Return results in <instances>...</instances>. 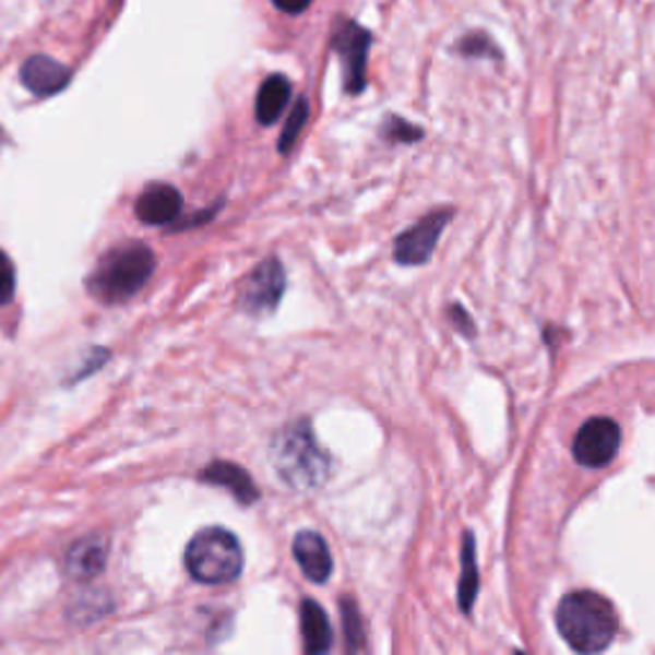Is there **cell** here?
Listing matches in <instances>:
<instances>
[{
    "label": "cell",
    "mask_w": 655,
    "mask_h": 655,
    "mask_svg": "<svg viewBox=\"0 0 655 655\" xmlns=\"http://www.w3.org/2000/svg\"><path fill=\"white\" fill-rule=\"evenodd\" d=\"M451 315H453V320H456V323L461 325V331H464V333H468V336H472V333H474V320L468 318V315H464V310H461L458 305H453V308H451Z\"/></svg>",
    "instance_id": "7402d4cb"
},
{
    "label": "cell",
    "mask_w": 655,
    "mask_h": 655,
    "mask_svg": "<svg viewBox=\"0 0 655 655\" xmlns=\"http://www.w3.org/2000/svg\"><path fill=\"white\" fill-rule=\"evenodd\" d=\"M272 461L277 466L279 479L293 489H315L331 472V458L320 451L310 422L305 420L282 428V433L272 443Z\"/></svg>",
    "instance_id": "3957f363"
},
{
    "label": "cell",
    "mask_w": 655,
    "mask_h": 655,
    "mask_svg": "<svg viewBox=\"0 0 655 655\" xmlns=\"http://www.w3.org/2000/svg\"><path fill=\"white\" fill-rule=\"evenodd\" d=\"M72 72L70 67H64L57 59L47 55H34L21 64V82H24L26 91H32L39 98H49V95L62 93L70 85Z\"/></svg>",
    "instance_id": "30bf717a"
},
{
    "label": "cell",
    "mask_w": 655,
    "mask_h": 655,
    "mask_svg": "<svg viewBox=\"0 0 655 655\" xmlns=\"http://www.w3.org/2000/svg\"><path fill=\"white\" fill-rule=\"evenodd\" d=\"M308 100L305 98H300L295 103V108H293V114H289V118H287V126H285V131H282V136H279V152L285 154V152H289V148H293V144H295V139L300 136V131H302V126L308 123Z\"/></svg>",
    "instance_id": "e0dca14e"
},
{
    "label": "cell",
    "mask_w": 655,
    "mask_h": 655,
    "mask_svg": "<svg viewBox=\"0 0 655 655\" xmlns=\"http://www.w3.org/2000/svg\"><path fill=\"white\" fill-rule=\"evenodd\" d=\"M289 95H293V85H289L287 78H282V74L266 78L257 95V121L262 126L277 123L279 116L285 114Z\"/></svg>",
    "instance_id": "5bb4252c"
},
{
    "label": "cell",
    "mask_w": 655,
    "mask_h": 655,
    "mask_svg": "<svg viewBox=\"0 0 655 655\" xmlns=\"http://www.w3.org/2000/svg\"><path fill=\"white\" fill-rule=\"evenodd\" d=\"M295 561L312 584H325L333 573V556L327 543L318 533L302 531L293 543Z\"/></svg>",
    "instance_id": "8fae6325"
},
{
    "label": "cell",
    "mask_w": 655,
    "mask_h": 655,
    "mask_svg": "<svg viewBox=\"0 0 655 655\" xmlns=\"http://www.w3.org/2000/svg\"><path fill=\"white\" fill-rule=\"evenodd\" d=\"M300 628H302V643L305 651L318 655L325 653L333 643L331 635V624H327V617L323 612V607L318 602L305 599L300 605Z\"/></svg>",
    "instance_id": "9a60e30c"
},
{
    "label": "cell",
    "mask_w": 655,
    "mask_h": 655,
    "mask_svg": "<svg viewBox=\"0 0 655 655\" xmlns=\"http://www.w3.org/2000/svg\"><path fill=\"white\" fill-rule=\"evenodd\" d=\"M310 3H312V0H274V5H277L279 11L293 13V16H297V13H302V11H308Z\"/></svg>",
    "instance_id": "44dd1931"
},
{
    "label": "cell",
    "mask_w": 655,
    "mask_h": 655,
    "mask_svg": "<svg viewBox=\"0 0 655 655\" xmlns=\"http://www.w3.org/2000/svg\"><path fill=\"white\" fill-rule=\"evenodd\" d=\"M461 584H458V605L464 612H472L474 602H476V592H479V569H476V546H474V535L466 533L464 535V550H461Z\"/></svg>",
    "instance_id": "2e32d148"
},
{
    "label": "cell",
    "mask_w": 655,
    "mask_h": 655,
    "mask_svg": "<svg viewBox=\"0 0 655 655\" xmlns=\"http://www.w3.org/2000/svg\"><path fill=\"white\" fill-rule=\"evenodd\" d=\"M154 266L156 259L148 246H116V249H110L108 254L100 257L98 266H95L91 279H87V289H91L95 300L106 305L126 302L146 285L148 277L154 274Z\"/></svg>",
    "instance_id": "7a4b0ae2"
},
{
    "label": "cell",
    "mask_w": 655,
    "mask_h": 655,
    "mask_svg": "<svg viewBox=\"0 0 655 655\" xmlns=\"http://www.w3.org/2000/svg\"><path fill=\"white\" fill-rule=\"evenodd\" d=\"M182 211V195L172 184H152L136 200V218L146 226H167Z\"/></svg>",
    "instance_id": "7c38bea8"
},
{
    "label": "cell",
    "mask_w": 655,
    "mask_h": 655,
    "mask_svg": "<svg viewBox=\"0 0 655 655\" xmlns=\"http://www.w3.org/2000/svg\"><path fill=\"white\" fill-rule=\"evenodd\" d=\"M200 481L215 484V487H226L230 495L243 504H251L259 500V489L254 479H251L241 466L226 464V461H215V464L205 466L203 472H200Z\"/></svg>",
    "instance_id": "4fadbf2b"
},
{
    "label": "cell",
    "mask_w": 655,
    "mask_h": 655,
    "mask_svg": "<svg viewBox=\"0 0 655 655\" xmlns=\"http://www.w3.org/2000/svg\"><path fill=\"white\" fill-rule=\"evenodd\" d=\"M108 563V538L106 535H87L72 543L64 556V573L74 582H91L106 569Z\"/></svg>",
    "instance_id": "9c48e42d"
},
{
    "label": "cell",
    "mask_w": 655,
    "mask_h": 655,
    "mask_svg": "<svg viewBox=\"0 0 655 655\" xmlns=\"http://www.w3.org/2000/svg\"><path fill=\"white\" fill-rule=\"evenodd\" d=\"M556 628L576 653H599L615 640L617 615L602 594L571 592L556 609Z\"/></svg>",
    "instance_id": "6da1fadb"
},
{
    "label": "cell",
    "mask_w": 655,
    "mask_h": 655,
    "mask_svg": "<svg viewBox=\"0 0 655 655\" xmlns=\"http://www.w3.org/2000/svg\"><path fill=\"white\" fill-rule=\"evenodd\" d=\"M341 609H344V628H346V643L352 651H359L364 645L361 640V620L359 612H356L354 602H341Z\"/></svg>",
    "instance_id": "ac0fdd59"
},
{
    "label": "cell",
    "mask_w": 655,
    "mask_h": 655,
    "mask_svg": "<svg viewBox=\"0 0 655 655\" xmlns=\"http://www.w3.org/2000/svg\"><path fill=\"white\" fill-rule=\"evenodd\" d=\"M573 458L586 468H605L620 451V426L609 418H592L573 438Z\"/></svg>",
    "instance_id": "8992f818"
},
{
    "label": "cell",
    "mask_w": 655,
    "mask_h": 655,
    "mask_svg": "<svg viewBox=\"0 0 655 655\" xmlns=\"http://www.w3.org/2000/svg\"><path fill=\"white\" fill-rule=\"evenodd\" d=\"M384 131H386V136H390L392 141H415V139L422 136L420 129H413V126L405 123V121H400V118H392V121H386Z\"/></svg>",
    "instance_id": "ffe728a7"
},
{
    "label": "cell",
    "mask_w": 655,
    "mask_h": 655,
    "mask_svg": "<svg viewBox=\"0 0 655 655\" xmlns=\"http://www.w3.org/2000/svg\"><path fill=\"white\" fill-rule=\"evenodd\" d=\"M184 565L200 584H230L243 569L241 543L226 527H205L188 543Z\"/></svg>",
    "instance_id": "277c9868"
},
{
    "label": "cell",
    "mask_w": 655,
    "mask_h": 655,
    "mask_svg": "<svg viewBox=\"0 0 655 655\" xmlns=\"http://www.w3.org/2000/svg\"><path fill=\"white\" fill-rule=\"evenodd\" d=\"M451 211H436L426 215V218L415 223L413 228H407L405 234L397 238L394 243V259L400 264L407 266H420L433 257L438 238H441L445 223L451 221Z\"/></svg>",
    "instance_id": "52a82bcc"
},
{
    "label": "cell",
    "mask_w": 655,
    "mask_h": 655,
    "mask_svg": "<svg viewBox=\"0 0 655 655\" xmlns=\"http://www.w3.org/2000/svg\"><path fill=\"white\" fill-rule=\"evenodd\" d=\"M285 293V270L277 259H264L238 289V305L249 315H266L277 308Z\"/></svg>",
    "instance_id": "5b68a950"
},
{
    "label": "cell",
    "mask_w": 655,
    "mask_h": 655,
    "mask_svg": "<svg viewBox=\"0 0 655 655\" xmlns=\"http://www.w3.org/2000/svg\"><path fill=\"white\" fill-rule=\"evenodd\" d=\"M16 295V266L0 251V305H9Z\"/></svg>",
    "instance_id": "d6986e66"
},
{
    "label": "cell",
    "mask_w": 655,
    "mask_h": 655,
    "mask_svg": "<svg viewBox=\"0 0 655 655\" xmlns=\"http://www.w3.org/2000/svg\"><path fill=\"white\" fill-rule=\"evenodd\" d=\"M333 47H336L341 64H344L346 91L352 95H359L364 85H367V57L371 47V34L364 26L348 21V24L338 28Z\"/></svg>",
    "instance_id": "ba28073f"
}]
</instances>
